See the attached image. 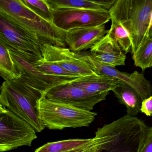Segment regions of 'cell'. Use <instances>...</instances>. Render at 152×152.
Returning a JSON list of instances; mask_svg holds the SVG:
<instances>
[{
	"mask_svg": "<svg viewBox=\"0 0 152 152\" xmlns=\"http://www.w3.org/2000/svg\"><path fill=\"white\" fill-rule=\"evenodd\" d=\"M0 17L38 41L66 48L65 32L59 30L34 13L23 0H0Z\"/></svg>",
	"mask_w": 152,
	"mask_h": 152,
	"instance_id": "1",
	"label": "cell"
},
{
	"mask_svg": "<svg viewBox=\"0 0 152 152\" xmlns=\"http://www.w3.org/2000/svg\"><path fill=\"white\" fill-rule=\"evenodd\" d=\"M147 128L142 120L127 115L105 124L95 133L96 152H139Z\"/></svg>",
	"mask_w": 152,
	"mask_h": 152,
	"instance_id": "2",
	"label": "cell"
},
{
	"mask_svg": "<svg viewBox=\"0 0 152 152\" xmlns=\"http://www.w3.org/2000/svg\"><path fill=\"white\" fill-rule=\"evenodd\" d=\"M109 13L111 20L121 23L129 33L134 55L148 37L152 0H116Z\"/></svg>",
	"mask_w": 152,
	"mask_h": 152,
	"instance_id": "3",
	"label": "cell"
},
{
	"mask_svg": "<svg viewBox=\"0 0 152 152\" xmlns=\"http://www.w3.org/2000/svg\"><path fill=\"white\" fill-rule=\"evenodd\" d=\"M40 119L50 129L88 127L97 114L63 103L48 100L42 95L37 102Z\"/></svg>",
	"mask_w": 152,
	"mask_h": 152,
	"instance_id": "4",
	"label": "cell"
},
{
	"mask_svg": "<svg viewBox=\"0 0 152 152\" xmlns=\"http://www.w3.org/2000/svg\"><path fill=\"white\" fill-rule=\"evenodd\" d=\"M42 96L5 81L1 87L0 105L27 122L36 132H41L46 127L40 119L37 105Z\"/></svg>",
	"mask_w": 152,
	"mask_h": 152,
	"instance_id": "5",
	"label": "cell"
},
{
	"mask_svg": "<svg viewBox=\"0 0 152 152\" xmlns=\"http://www.w3.org/2000/svg\"><path fill=\"white\" fill-rule=\"evenodd\" d=\"M37 138L31 124L0 105V152L31 146Z\"/></svg>",
	"mask_w": 152,
	"mask_h": 152,
	"instance_id": "6",
	"label": "cell"
},
{
	"mask_svg": "<svg viewBox=\"0 0 152 152\" xmlns=\"http://www.w3.org/2000/svg\"><path fill=\"white\" fill-rule=\"evenodd\" d=\"M0 43L31 64L42 58V44L0 17Z\"/></svg>",
	"mask_w": 152,
	"mask_h": 152,
	"instance_id": "7",
	"label": "cell"
},
{
	"mask_svg": "<svg viewBox=\"0 0 152 152\" xmlns=\"http://www.w3.org/2000/svg\"><path fill=\"white\" fill-rule=\"evenodd\" d=\"M52 11V24L65 32L75 28L103 25L111 20L109 11L104 10L62 8Z\"/></svg>",
	"mask_w": 152,
	"mask_h": 152,
	"instance_id": "8",
	"label": "cell"
},
{
	"mask_svg": "<svg viewBox=\"0 0 152 152\" xmlns=\"http://www.w3.org/2000/svg\"><path fill=\"white\" fill-rule=\"evenodd\" d=\"M10 52L11 58L21 74V77L19 79L9 81L13 84L30 88L42 95L54 87L72 82L79 79L44 73L37 70L31 64L18 56Z\"/></svg>",
	"mask_w": 152,
	"mask_h": 152,
	"instance_id": "9",
	"label": "cell"
},
{
	"mask_svg": "<svg viewBox=\"0 0 152 152\" xmlns=\"http://www.w3.org/2000/svg\"><path fill=\"white\" fill-rule=\"evenodd\" d=\"M78 53L97 74L107 75L116 79L120 82L127 84L139 94L143 100L152 96V85L143 74L137 71L131 73L121 72L115 68L99 63L91 55L90 52L84 51Z\"/></svg>",
	"mask_w": 152,
	"mask_h": 152,
	"instance_id": "10",
	"label": "cell"
},
{
	"mask_svg": "<svg viewBox=\"0 0 152 152\" xmlns=\"http://www.w3.org/2000/svg\"><path fill=\"white\" fill-rule=\"evenodd\" d=\"M72 83L56 86L42 95L48 100L90 111L94 109L96 104L105 100L107 96L90 94L84 90L75 87Z\"/></svg>",
	"mask_w": 152,
	"mask_h": 152,
	"instance_id": "11",
	"label": "cell"
},
{
	"mask_svg": "<svg viewBox=\"0 0 152 152\" xmlns=\"http://www.w3.org/2000/svg\"><path fill=\"white\" fill-rule=\"evenodd\" d=\"M42 58L61 66L74 74L82 76L99 75L79 53L71 51L68 48L58 47L51 44H42L41 47Z\"/></svg>",
	"mask_w": 152,
	"mask_h": 152,
	"instance_id": "12",
	"label": "cell"
},
{
	"mask_svg": "<svg viewBox=\"0 0 152 152\" xmlns=\"http://www.w3.org/2000/svg\"><path fill=\"white\" fill-rule=\"evenodd\" d=\"M108 32V30L105 29V25L75 28L66 32L65 40L71 51L80 53L91 49Z\"/></svg>",
	"mask_w": 152,
	"mask_h": 152,
	"instance_id": "13",
	"label": "cell"
},
{
	"mask_svg": "<svg viewBox=\"0 0 152 152\" xmlns=\"http://www.w3.org/2000/svg\"><path fill=\"white\" fill-rule=\"evenodd\" d=\"M90 53L96 60L105 65L114 68L125 65L126 54L107 34L91 49Z\"/></svg>",
	"mask_w": 152,
	"mask_h": 152,
	"instance_id": "14",
	"label": "cell"
},
{
	"mask_svg": "<svg viewBox=\"0 0 152 152\" xmlns=\"http://www.w3.org/2000/svg\"><path fill=\"white\" fill-rule=\"evenodd\" d=\"M120 83L116 79L107 75H93L79 78L72 84L92 95L107 96Z\"/></svg>",
	"mask_w": 152,
	"mask_h": 152,
	"instance_id": "15",
	"label": "cell"
},
{
	"mask_svg": "<svg viewBox=\"0 0 152 152\" xmlns=\"http://www.w3.org/2000/svg\"><path fill=\"white\" fill-rule=\"evenodd\" d=\"M112 91L119 102L126 107L127 115L135 116L140 112L143 100L133 88L120 82Z\"/></svg>",
	"mask_w": 152,
	"mask_h": 152,
	"instance_id": "16",
	"label": "cell"
},
{
	"mask_svg": "<svg viewBox=\"0 0 152 152\" xmlns=\"http://www.w3.org/2000/svg\"><path fill=\"white\" fill-rule=\"evenodd\" d=\"M94 137L88 139L66 140L47 143L34 152H80L94 144Z\"/></svg>",
	"mask_w": 152,
	"mask_h": 152,
	"instance_id": "17",
	"label": "cell"
},
{
	"mask_svg": "<svg viewBox=\"0 0 152 152\" xmlns=\"http://www.w3.org/2000/svg\"><path fill=\"white\" fill-rule=\"evenodd\" d=\"M116 0L84 1V0H47L52 9L62 8L85 10H104L111 8Z\"/></svg>",
	"mask_w": 152,
	"mask_h": 152,
	"instance_id": "18",
	"label": "cell"
},
{
	"mask_svg": "<svg viewBox=\"0 0 152 152\" xmlns=\"http://www.w3.org/2000/svg\"><path fill=\"white\" fill-rule=\"evenodd\" d=\"M0 75L5 81L16 80L21 74L11 58L9 50L0 43Z\"/></svg>",
	"mask_w": 152,
	"mask_h": 152,
	"instance_id": "19",
	"label": "cell"
},
{
	"mask_svg": "<svg viewBox=\"0 0 152 152\" xmlns=\"http://www.w3.org/2000/svg\"><path fill=\"white\" fill-rule=\"evenodd\" d=\"M111 21V28L107 34L119 44L124 53L130 52L132 42L129 33L121 23L114 20Z\"/></svg>",
	"mask_w": 152,
	"mask_h": 152,
	"instance_id": "20",
	"label": "cell"
},
{
	"mask_svg": "<svg viewBox=\"0 0 152 152\" xmlns=\"http://www.w3.org/2000/svg\"><path fill=\"white\" fill-rule=\"evenodd\" d=\"M134 65L144 71L152 66V37H148L132 55Z\"/></svg>",
	"mask_w": 152,
	"mask_h": 152,
	"instance_id": "21",
	"label": "cell"
},
{
	"mask_svg": "<svg viewBox=\"0 0 152 152\" xmlns=\"http://www.w3.org/2000/svg\"><path fill=\"white\" fill-rule=\"evenodd\" d=\"M31 64L34 67L40 72L47 74L74 78L83 77L70 72L58 65L50 61H47L43 58Z\"/></svg>",
	"mask_w": 152,
	"mask_h": 152,
	"instance_id": "22",
	"label": "cell"
},
{
	"mask_svg": "<svg viewBox=\"0 0 152 152\" xmlns=\"http://www.w3.org/2000/svg\"><path fill=\"white\" fill-rule=\"evenodd\" d=\"M23 1L34 13L52 24V9L47 0H23Z\"/></svg>",
	"mask_w": 152,
	"mask_h": 152,
	"instance_id": "23",
	"label": "cell"
},
{
	"mask_svg": "<svg viewBox=\"0 0 152 152\" xmlns=\"http://www.w3.org/2000/svg\"><path fill=\"white\" fill-rule=\"evenodd\" d=\"M139 152H152V127H148L144 142Z\"/></svg>",
	"mask_w": 152,
	"mask_h": 152,
	"instance_id": "24",
	"label": "cell"
},
{
	"mask_svg": "<svg viewBox=\"0 0 152 152\" xmlns=\"http://www.w3.org/2000/svg\"><path fill=\"white\" fill-rule=\"evenodd\" d=\"M140 112L147 116H152V96L142 101Z\"/></svg>",
	"mask_w": 152,
	"mask_h": 152,
	"instance_id": "25",
	"label": "cell"
},
{
	"mask_svg": "<svg viewBox=\"0 0 152 152\" xmlns=\"http://www.w3.org/2000/svg\"><path fill=\"white\" fill-rule=\"evenodd\" d=\"M94 138L95 139V141L93 145H91V146L89 147L86 149H84V150H83V151L80 152H96L97 149V142L96 140L95 137H94Z\"/></svg>",
	"mask_w": 152,
	"mask_h": 152,
	"instance_id": "26",
	"label": "cell"
},
{
	"mask_svg": "<svg viewBox=\"0 0 152 152\" xmlns=\"http://www.w3.org/2000/svg\"><path fill=\"white\" fill-rule=\"evenodd\" d=\"M152 34V13L151 14L150 18V23H149V27H148V36L150 37Z\"/></svg>",
	"mask_w": 152,
	"mask_h": 152,
	"instance_id": "27",
	"label": "cell"
},
{
	"mask_svg": "<svg viewBox=\"0 0 152 152\" xmlns=\"http://www.w3.org/2000/svg\"><path fill=\"white\" fill-rule=\"evenodd\" d=\"M150 37H152V35H151V36H150Z\"/></svg>",
	"mask_w": 152,
	"mask_h": 152,
	"instance_id": "28",
	"label": "cell"
},
{
	"mask_svg": "<svg viewBox=\"0 0 152 152\" xmlns=\"http://www.w3.org/2000/svg\"></svg>",
	"mask_w": 152,
	"mask_h": 152,
	"instance_id": "29",
	"label": "cell"
}]
</instances>
